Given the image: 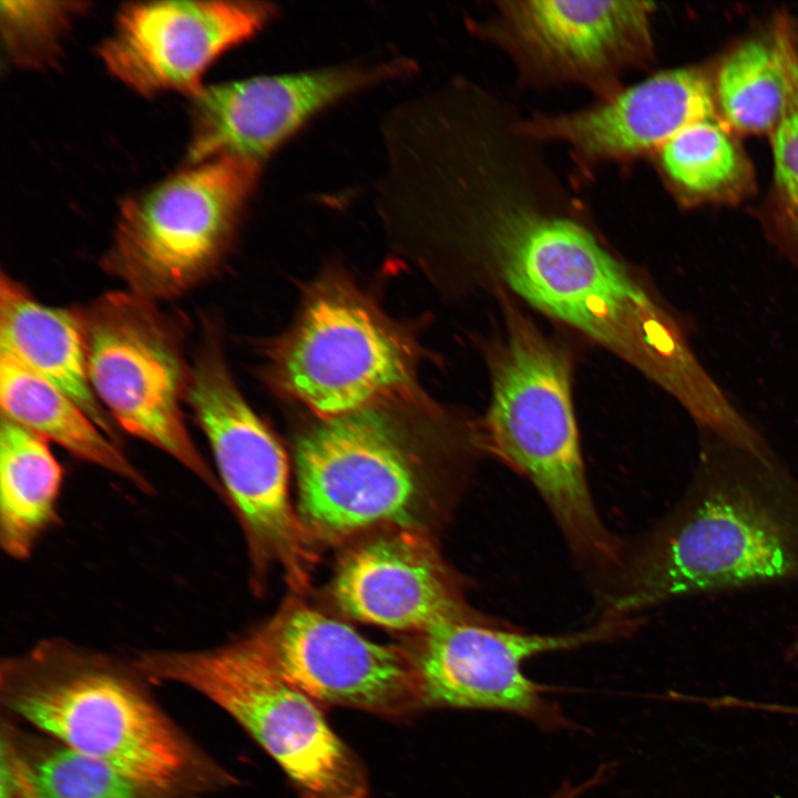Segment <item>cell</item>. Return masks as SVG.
I'll return each mask as SVG.
<instances>
[{"instance_id": "cell-28", "label": "cell", "mask_w": 798, "mask_h": 798, "mask_svg": "<svg viewBox=\"0 0 798 798\" xmlns=\"http://www.w3.org/2000/svg\"><path fill=\"white\" fill-rule=\"evenodd\" d=\"M786 657L789 661L794 659V658H798V635L795 637V640L788 646L787 652H786Z\"/></svg>"}, {"instance_id": "cell-7", "label": "cell", "mask_w": 798, "mask_h": 798, "mask_svg": "<svg viewBox=\"0 0 798 798\" xmlns=\"http://www.w3.org/2000/svg\"><path fill=\"white\" fill-rule=\"evenodd\" d=\"M410 433L386 406L321 418L296 443L299 519L340 538L376 524L410 526L429 502V477Z\"/></svg>"}, {"instance_id": "cell-22", "label": "cell", "mask_w": 798, "mask_h": 798, "mask_svg": "<svg viewBox=\"0 0 798 798\" xmlns=\"http://www.w3.org/2000/svg\"><path fill=\"white\" fill-rule=\"evenodd\" d=\"M659 155L668 178L694 195L725 194L747 174L741 151L715 119L684 129L659 149Z\"/></svg>"}, {"instance_id": "cell-5", "label": "cell", "mask_w": 798, "mask_h": 798, "mask_svg": "<svg viewBox=\"0 0 798 798\" xmlns=\"http://www.w3.org/2000/svg\"><path fill=\"white\" fill-rule=\"evenodd\" d=\"M268 354L277 388L321 418L395 401L426 405L409 338L345 278L317 283Z\"/></svg>"}, {"instance_id": "cell-11", "label": "cell", "mask_w": 798, "mask_h": 798, "mask_svg": "<svg viewBox=\"0 0 798 798\" xmlns=\"http://www.w3.org/2000/svg\"><path fill=\"white\" fill-rule=\"evenodd\" d=\"M631 623L606 616L583 631L559 635L500 628L480 617L436 624L422 632L411 656L422 707L503 710L542 728L565 727L566 718L543 697V687L524 675L523 663L539 654L618 637Z\"/></svg>"}, {"instance_id": "cell-19", "label": "cell", "mask_w": 798, "mask_h": 798, "mask_svg": "<svg viewBox=\"0 0 798 798\" xmlns=\"http://www.w3.org/2000/svg\"><path fill=\"white\" fill-rule=\"evenodd\" d=\"M0 402L7 418L53 441L75 458L129 481L142 492L150 481L68 395L0 351Z\"/></svg>"}, {"instance_id": "cell-2", "label": "cell", "mask_w": 798, "mask_h": 798, "mask_svg": "<svg viewBox=\"0 0 798 798\" xmlns=\"http://www.w3.org/2000/svg\"><path fill=\"white\" fill-rule=\"evenodd\" d=\"M703 434L682 499L620 566L607 616L798 580V479L774 453Z\"/></svg>"}, {"instance_id": "cell-26", "label": "cell", "mask_w": 798, "mask_h": 798, "mask_svg": "<svg viewBox=\"0 0 798 798\" xmlns=\"http://www.w3.org/2000/svg\"><path fill=\"white\" fill-rule=\"evenodd\" d=\"M610 771L606 766H603L594 776L580 785L565 782L550 798H579L589 789L600 785Z\"/></svg>"}, {"instance_id": "cell-3", "label": "cell", "mask_w": 798, "mask_h": 798, "mask_svg": "<svg viewBox=\"0 0 798 798\" xmlns=\"http://www.w3.org/2000/svg\"><path fill=\"white\" fill-rule=\"evenodd\" d=\"M501 300L505 338L489 356L492 392L480 442L533 484L580 560L616 570L622 550L587 484L567 357L504 294Z\"/></svg>"}, {"instance_id": "cell-9", "label": "cell", "mask_w": 798, "mask_h": 798, "mask_svg": "<svg viewBox=\"0 0 798 798\" xmlns=\"http://www.w3.org/2000/svg\"><path fill=\"white\" fill-rule=\"evenodd\" d=\"M80 313L90 382L109 415L219 492L184 421L187 370L177 335L154 301L116 290Z\"/></svg>"}, {"instance_id": "cell-20", "label": "cell", "mask_w": 798, "mask_h": 798, "mask_svg": "<svg viewBox=\"0 0 798 798\" xmlns=\"http://www.w3.org/2000/svg\"><path fill=\"white\" fill-rule=\"evenodd\" d=\"M63 469L48 441L1 415L0 543L14 560H25L58 520Z\"/></svg>"}, {"instance_id": "cell-12", "label": "cell", "mask_w": 798, "mask_h": 798, "mask_svg": "<svg viewBox=\"0 0 798 798\" xmlns=\"http://www.w3.org/2000/svg\"><path fill=\"white\" fill-rule=\"evenodd\" d=\"M407 59L326 66L202 86L192 96L187 165L219 157L260 164L313 115L412 70Z\"/></svg>"}, {"instance_id": "cell-6", "label": "cell", "mask_w": 798, "mask_h": 798, "mask_svg": "<svg viewBox=\"0 0 798 798\" xmlns=\"http://www.w3.org/2000/svg\"><path fill=\"white\" fill-rule=\"evenodd\" d=\"M259 167L219 157L187 165L126 198L104 269L152 301L188 290L228 248Z\"/></svg>"}, {"instance_id": "cell-23", "label": "cell", "mask_w": 798, "mask_h": 798, "mask_svg": "<svg viewBox=\"0 0 798 798\" xmlns=\"http://www.w3.org/2000/svg\"><path fill=\"white\" fill-rule=\"evenodd\" d=\"M29 777L40 798H137L123 775L69 747L44 758Z\"/></svg>"}, {"instance_id": "cell-10", "label": "cell", "mask_w": 798, "mask_h": 798, "mask_svg": "<svg viewBox=\"0 0 798 798\" xmlns=\"http://www.w3.org/2000/svg\"><path fill=\"white\" fill-rule=\"evenodd\" d=\"M185 399L212 448L256 564L280 563L293 584L308 577V531L294 513L285 452L237 389L214 340L187 370Z\"/></svg>"}, {"instance_id": "cell-25", "label": "cell", "mask_w": 798, "mask_h": 798, "mask_svg": "<svg viewBox=\"0 0 798 798\" xmlns=\"http://www.w3.org/2000/svg\"><path fill=\"white\" fill-rule=\"evenodd\" d=\"M777 28L786 54L788 93L781 117L771 132L775 181L798 229V41L788 24L779 22Z\"/></svg>"}, {"instance_id": "cell-1", "label": "cell", "mask_w": 798, "mask_h": 798, "mask_svg": "<svg viewBox=\"0 0 798 798\" xmlns=\"http://www.w3.org/2000/svg\"><path fill=\"white\" fill-rule=\"evenodd\" d=\"M557 183L487 180L462 200L453 247L478 257L539 311L620 356L681 401L697 423L726 397L674 319L567 211Z\"/></svg>"}, {"instance_id": "cell-17", "label": "cell", "mask_w": 798, "mask_h": 798, "mask_svg": "<svg viewBox=\"0 0 798 798\" xmlns=\"http://www.w3.org/2000/svg\"><path fill=\"white\" fill-rule=\"evenodd\" d=\"M332 595L348 616L386 628L426 631L477 618L437 551L424 538L397 532L350 551L338 565Z\"/></svg>"}, {"instance_id": "cell-21", "label": "cell", "mask_w": 798, "mask_h": 798, "mask_svg": "<svg viewBox=\"0 0 798 798\" xmlns=\"http://www.w3.org/2000/svg\"><path fill=\"white\" fill-rule=\"evenodd\" d=\"M788 93L786 54L778 28L771 40H750L719 68L716 102L729 126L746 133H771Z\"/></svg>"}, {"instance_id": "cell-16", "label": "cell", "mask_w": 798, "mask_h": 798, "mask_svg": "<svg viewBox=\"0 0 798 798\" xmlns=\"http://www.w3.org/2000/svg\"><path fill=\"white\" fill-rule=\"evenodd\" d=\"M715 119V95L700 71L657 73L600 104L520 122L528 136L566 143L583 165L626 160L661 149L684 129Z\"/></svg>"}, {"instance_id": "cell-18", "label": "cell", "mask_w": 798, "mask_h": 798, "mask_svg": "<svg viewBox=\"0 0 798 798\" xmlns=\"http://www.w3.org/2000/svg\"><path fill=\"white\" fill-rule=\"evenodd\" d=\"M0 351L68 395L109 437H113L110 415L90 382L80 310L43 305L23 286L2 274Z\"/></svg>"}, {"instance_id": "cell-15", "label": "cell", "mask_w": 798, "mask_h": 798, "mask_svg": "<svg viewBox=\"0 0 798 798\" xmlns=\"http://www.w3.org/2000/svg\"><path fill=\"white\" fill-rule=\"evenodd\" d=\"M283 676L316 703L402 716L422 707L412 657L306 605L257 632Z\"/></svg>"}, {"instance_id": "cell-24", "label": "cell", "mask_w": 798, "mask_h": 798, "mask_svg": "<svg viewBox=\"0 0 798 798\" xmlns=\"http://www.w3.org/2000/svg\"><path fill=\"white\" fill-rule=\"evenodd\" d=\"M81 10L80 2H2V28L9 55L24 64L52 58L71 19Z\"/></svg>"}, {"instance_id": "cell-4", "label": "cell", "mask_w": 798, "mask_h": 798, "mask_svg": "<svg viewBox=\"0 0 798 798\" xmlns=\"http://www.w3.org/2000/svg\"><path fill=\"white\" fill-rule=\"evenodd\" d=\"M134 667L188 686L234 717L280 765L301 798H367L364 767L316 702L278 671L257 632L196 651L142 653Z\"/></svg>"}, {"instance_id": "cell-27", "label": "cell", "mask_w": 798, "mask_h": 798, "mask_svg": "<svg viewBox=\"0 0 798 798\" xmlns=\"http://www.w3.org/2000/svg\"><path fill=\"white\" fill-rule=\"evenodd\" d=\"M18 787L21 790L22 798H40L33 789L29 771H19L16 776Z\"/></svg>"}, {"instance_id": "cell-8", "label": "cell", "mask_w": 798, "mask_h": 798, "mask_svg": "<svg viewBox=\"0 0 798 798\" xmlns=\"http://www.w3.org/2000/svg\"><path fill=\"white\" fill-rule=\"evenodd\" d=\"M48 646L57 666L43 645L39 647L49 675L18 693L13 709L136 787L170 789L186 769L190 754L165 717L119 673L80 661L62 642Z\"/></svg>"}, {"instance_id": "cell-14", "label": "cell", "mask_w": 798, "mask_h": 798, "mask_svg": "<svg viewBox=\"0 0 798 798\" xmlns=\"http://www.w3.org/2000/svg\"><path fill=\"white\" fill-rule=\"evenodd\" d=\"M648 1H505L495 37L525 70L612 96L617 75L652 52Z\"/></svg>"}, {"instance_id": "cell-13", "label": "cell", "mask_w": 798, "mask_h": 798, "mask_svg": "<svg viewBox=\"0 0 798 798\" xmlns=\"http://www.w3.org/2000/svg\"><path fill=\"white\" fill-rule=\"evenodd\" d=\"M257 1H147L125 4L99 47L108 71L142 95H193L224 52L256 34L274 16Z\"/></svg>"}]
</instances>
